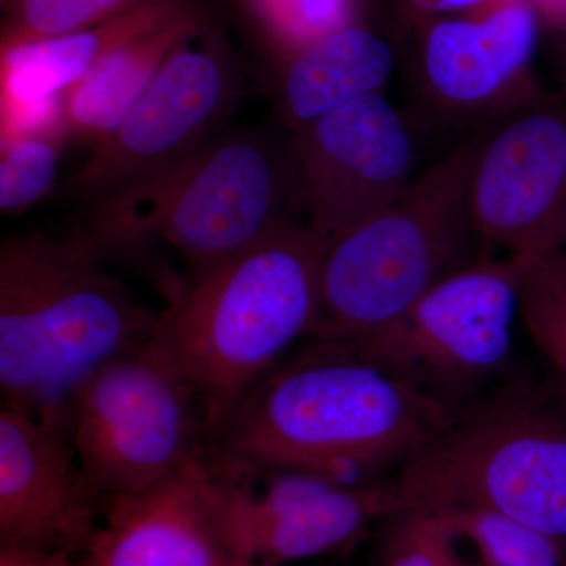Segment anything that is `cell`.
I'll list each match as a JSON object with an SVG mask.
<instances>
[{"label": "cell", "instance_id": "cell-33", "mask_svg": "<svg viewBox=\"0 0 566 566\" xmlns=\"http://www.w3.org/2000/svg\"><path fill=\"white\" fill-rule=\"evenodd\" d=\"M566 566V565H565Z\"/></svg>", "mask_w": 566, "mask_h": 566}, {"label": "cell", "instance_id": "cell-12", "mask_svg": "<svg viewBox=\"0 0 566 566\" xmlns=\"http://www.w3.org/2000/svg\"><path fill=\"white\" fill-rule=\"evenodd\" d=\"M422 134L386 93L290 133L305 223L326 238L386 210L416 178Z\"/></svg>", "mask_w": 566, "mask_h": 566}, {"label": "cell", "instance_id": "cell-2", "mask_svg": "<svg viewBox=\"0 0 566 566\" xmlns=\"http://www.w3.org/2000/svg\"><path fill=\"white\" fill-rule=\"evenodd\" d=\"M76 232L0 240L2 405L70 439L71 403L88 376L150 340L159 312L104 268Z\"/></svg>", "mask_w": 566, "mask_h": 566}, {"label": "cell", "instance_id": "cell-10", "mask_svg": "<svg viewBox=\"0 0 566 566\" xmlns=\"http://www.w3.org/2000/svg\"><path fill=\"white\" fill-rule=\"evenodd\" d=\"M245 95L240 63L210 17L175 48L114 132L63 182V196L88 208L164 172L219 136Z\"/></svg>", "mask_w": 566, "mask_h": 566}, {"label": "cell", "instance_id": "cell-22", "mask_svg": "<svg viewBox=\"0 0 566 566\" xmlns=\"http://www.w3.org/2000/svg\"><path fill=\"white\" fill-rule=\"evenodd\" d=\"M145 0H11L2 9L0 51L84 31Z\"/></svg>", "mask_w": 566, "mask_h": 566}, {"label": "cell", "instance_id": "cell-23", "mask_svg": "<svg viewBox=\"0 0 566 566\" xmlns=\"http://www.w3.org/2000/svg\"><path fill=\"white\" fill-rule=\"evenodd\" d=\"M520 273V319L549 365L558 401L566 408V296L531 256H513Z\"/></svg>", "mask_w": 566, "mask_h": 566}, {"label": "cell", "instance_id": "cell-16", "mask_svg": "<svg viewBox=\"0 0 566 566\" xmlns=\"http://www.w3.org/2000/svg\"><path fill=\"white\" fill-rule=\"evenodd\" d=\"M403 41L392 22H354L273 62L271 102L286 132L345 104L386 93L400 71Z\"/></svg>", "mask_w": 566, "mask_h": 566}, {"label": "cell", "instance_id": "cell-20", "mask_svg": "<svg viewBox=\"0 0 566 566\" xmlns=\"http://www.w3.org/2000/svg\"><path fill=\"white\" fill-rule=\"evenodd\" d=\"M62 120L39 123L2 134L0 211L21 214L55 188L63 140Z\"/></svg>", "mask_w": 566, "mask_h": 566}, {"label": "cell", "instance_id": "cell-31", "mask_svg": "<svg viewBox=\"0 0 566 566\" xmlns=\"http://www.w3.org/2000/svg\"><path fill=\"white\" fill-rule=\"evenodd\" d=\"M11 2V0H0V7H6V6H9V3Z\"/></svg>", "mask_w": 566, "mask_h": 566}, {"label": "cell", "instance_id": "cell-8", "mask_svg": "<svg viewBox=\"0 0 566 566\" xmlns=\"http://www.w3.org/2000/svg\"><path fill=\"white\" fill-rule=\"evenodd\" d=\"M70 442L103 499L139 493L207 450L202 400L151 337L82 382Z\"/></svg>", "mask_w": 566, "mask_h": 566}, {"label": "cell", "instance_id": "cell-1", "mask_svg": "<svg viewBox=\"0 0 566 566\" xmlns=\"http://www.w3.org/2000/svg\"><path fill=\"white\" fill-rule=\"evenodd\" d=\"M457 417L353 346L312 340L226 412L207 453L237 480L289 469L342 488L374 486Z\"/></svg>", "mask_w": 566, "mask_h": 566}, {"label": "cell", "instance_id": "cell-11", "mask_svg": "<svg viewBox=\"0 0 566 566\" xmlns=\"http://www.w3.org/2000/svg\"><path fill=\"white\" fill-rule=\"evenodd\" d=\"M472 229L491 255L566 252V96L557 91L475 133L468 172Z\"/></svg>", "mask_w": 566, "mask_h": 566}, {"label": "cell", "instance_id": "cell-27", "mask_svg": "<svg viewBox=\"0 0 566 566\" xmlns=\"http://www.w3.org/2000/svg\"><path fill=\"white\" fill-rule=\"evenodd\" d=\"M545 20L547 31L566 32V0H532Z\"/></svg>", "mask_w": 566, "mask_h": 566}, {"label": "cell", "instance_id": "cell-32", "mask_svg": "<svg viewBox=\"0 0 566 566\" xmlns=\"http://www.w3.org/2000/svg\"><path fill=\"white\" fill-rule=\"evenodd\" d=\"M474 566H482V565H474Z\"/></svg>", "mask_w": 566, "mask_h": 566}, {"label": "cell", "instance_id": "cell-28", "mask_svg": "<svg viewBox=\"0 0 566 566\" xmlns=\"http://www.w3.org/2000/svg\"><path fill=\"white\" fill-rule=\"evenodd\" d=\"M531 259L535 260L543 273L556 283L557 289L566 296V252L556 253V255L531 256Z\"/></svg>", "mask_w": 566, "mask_h": 566}, {"label": "cell", "instance_id": "cell-15", "mask_svg": "<svg viewBox=\"0 0 566 566\" xmlns=\"http://www.w3.org/2000/svg\"><path fill=\"white\" fill-rule=\"evenodd\" d=\"M103 502L65 434L0 406V547L85 554Z\"/></svg>", "mask_w": 566, "mask_h": 566}, {"label": "cell", "instance_id": "cell-4", "mask_svg": "<svg viewBox=\"0 0 566 566\" xmlns=\"http://www.w3.org/2000/svg\"><path fill=\"white\" fill-rule=\"evenodd\" d=\"M222 132L164 172L87 208L77 230L96 248L163 241L191 277L210 273L290 222H304L290 133Z\"/></svg>", "mask_w": 566, "mask_h": 566}, {"label": "cell", "instance_id": "cell-6", "mask_svg": "<svg viewBox=\"0 0 566 566\" xmlns=\"http://www.w3.org/2000/svg\"><path fill=\"white\" fill-rule=\"evenodd\" d=\"M390 485L403 509L482 506L566 547V408L510 387L442 428Z\"/></svg>", "mask_w": 566, "mask_h": 566}, {"label": "cell", "instance_id": "cell-25", "mask_svg": "<svg viewBox=\"0 0 566 566\" xmlns=\"http://www.w3.org/2000/svg\"><path fill=\"white\" fill-rule=\"evenodd\" d=\"M387 13L400 36L436 18L474 13L495 0H385Z\"/></svg>", "mask_w": 566, "mask_h": 566}, {"label": "cell", "instance_id": "cell-17", "mask_svg": "<svg viewBox=\"0 0 566 566\" xmlns=\"http://www.w3.org/2000/svg\"><path fill=\"white\" fill-rule=\"evenodd\" d=\"M200 2L145 0L120 17L84 31L0 51L2 133L48 117L59 96L107 55Z\"/></svg>", "mask_w": 566, "mask_h": 566}, {"label": "cell", "instance_id": "cell-13", "mask_svg": "<svg viewBox=\"0 0 566 566\" xmlns=\"http://www.w3.org/2000/svg\"><path fill=\"white\" fill-rule=\"evenodd\" d=\"M253 476L260 491L230 476V535L241 560L262 566L348 553L403 510L390 482L342 488L289 469Z\"/></svg>", "mask_w": 566, "mask_h": 566}, {"label": "cell", "instance_id": "cell-26", "mask_svg": "<svg viewBox=\"0 0 566 566\" xmlns=\"http://www.w3.org/2000/svg\"><path fill=\"white\" fill-rule=\"evenodd\" d=\"M0 566H88L74 560L71 554L0 547Z\"/></svg>", "mask_w": 566, "mask_h": 566}, {"label": "cell", "instance_id": "cell-29", "mask_svg": "<svg viewBox=\"0 0 566 566\" xmlns=\"http://www.w3.org/2000/svg\"><path fill=\"white\" fill-rule=\"evenodd\" d=\"M557 40L554 44V76H556L557 88L554 91L564 93L566 96V32L556 33Z\"/></svg>", "mask_w": 566, "mask_h": 566}, {"label": "cell", "instance_id": "cell-21", "mask_svg": "<svg viewBox=\"0 0 566 566\" xmlns=\"http://www.w3.org/2000/svg\"><path fill=\"white\" fill-rule=\"evenodd\" d=\"M444 510L458 539L482 557V566H565L566 547L535 528L482 506Z\"/></svg>", "mask_w": 566, "mask_h": 566}, {"label": "cell", "instance_id": "cell-18", "mask_svg": "<svg viewBox=\"0 0 566 566\" xmlns=\"http://www.w3.org/2000/svg\"><path fill=\"white\" fill-rule=\"evenodd\" d=\"M203 2L123 44L59 96L69 139L103 140L155 81L175 48L210 18Z\"/></svg>", "mask_w": 566, "mask_h": 566}, {"label": "cell", "instance_id": "cell-24", "mask_svg": "<svg viewBox=\"0 0 566 566\" xmlns=\"http://www.w3.org/2000/svg\"><path fill=\"white\" fill-rule=\"evenodd\" d=\"M378 566H474L458 556V536L444 510L412 506L390 517Z\"/></svg>", "mask_w": 566, "mask_h": 566}, {"label": "cell", "instance_id": "cell-30", "mask_svg": "<svg viewBox=\"0 0 566 566\" xmlns=\"http://www.w3.org/2000/svg\"><path fill=\"white\" fill-rule=\"evenodd\" d=\"M237 566H262V565L253 564V562H249V560H243V562H240V564H238Z\"/></svg>", "mask_w": 566, "mask_h": 566}, {"label": "cell", "instance_id": "cell-7", "mask_svg": "<svg viewBox=\"0 0 566 566\" xmlns=\"http://www.w3.org/2000/svg\"><path fill=\"white\" fill-rule=\"evenodd\" d=\"M517 318L516 260L491 256L450 275L381 333L349 346L463 416L517 385L512 382Z\"/></svg>", "mask_w": 566, "mask_h": 566}, {"label": "cell", "instance_id": "cell-19", "mask_svg": "<svg viewBox=\"0 0 566 566\" xmlns=\"http://www.w3.org/2000/svg\"><path fill=\"white\" fill-rule=\"evenodd\" d=\"M271 62L354 22L378 20L385 0H238Z\"/></svg>", "mask_w": 566, "mask_h": 566}, {"label": "cell", "instance_id": "cell-9", "mask_svg": "<svg viewBox=\"0 0 566 566\" xmlns=\"http://www.w3.org/2000/svg\"><path fill=\"white\" fill-rule=\"evenodd\" d=\"M546 32L532 0L416 25L401 36L408 114L422 133L461 140L538 98L547 91L536 73Z\"/></svg>", "mask_w": 566, "mask_h": 566}, {"label": "cell", "instance_id": "cell-14", "mask_svg": "<svg viewBox=\"0 0 566 566\" xmlns=\"http://www.w3.org/2000/svg\"><path fill=\"white\" fill-rule=\"evenodd\" d=\"M230 479L207 450L139 493L104 499L88 566H237Z\"/></svg>", "mask_w": 566, "mask_h": 566}, {"label": "cell", "instance_id": "cell-5", "mask_svg": "<svg viewBox=\"0 0 566 566\" xmlns=\"http://www.w3.org/2000/svg\"><path fill=\"white\" fill-rule=\"evenodd\" d=\"M474 140H458L386 210L324 238L311 340L363 344L450 275L494 256L469 218Z\"/></svg>", "mask_w": 566, "mask_h": 566}, {"label": "cell", "instance_id": "cell-3", "mask_svg": "<svg viewBox=\"0 0 566 566\" xmlns=\"http://www.w3.org/2000/svg\"><path fill=\"white\" fill-rule=\"evenodd\" d=\"M324 237L290 222L230 262L175 290L153 338L202 400L207 436L318 314Z\"/></svg>", "mask_w": 566, "mask_h": 566}]
</instances>
